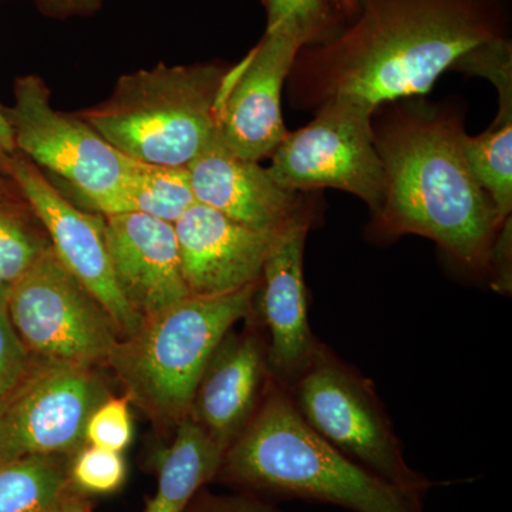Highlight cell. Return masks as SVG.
I'll return each mask as SVG.
<instances>
[{"instance_id":"obj_1","label":"cell","mask_w":512,"mask_h":512,"mask_svg":"<svg viewBox=\"0 0 512 512\" xmlns=\"http://www.w3.org/2000/svg\"><path fill=\"white\" fill-rule=\"evenodd\" d=\"M345 29L303 46L288 80L299 106L353 99L373 109L430 92L481 43L507 36L498 0H357Z\"/></svg>"},{"instance_id":"obj_2","label":"cell","mask_w":512,"mask_h":512,"mask_svg":"<svg viewBox=\"0 0 512 512\" xmlns=\"http://www.w3.org/2000/svg\"><path fill=\"white\" fill-rule=\"evenodd\" d=\"M373 133L386 178L376 231L421 235L461 264L487 269L503 221L464 158L460 120L399 109L373 123Z\"/></svg>"},{"instance_id":"obj_3","label":"cell","mask_w":512,"mask_h":512,"mask_svg":"<svg viewBox=\"0 0 512 512\" xmlns=\"http://www.w3.org/2000/svg\"><path fill=\"white\" fill-rule=\"evenodd\" d=\"M215 478L252 494L302 498L353 512H426L424 495L383 480L322 439L274 380L254 419L225 451Z\"/></svg>"},{"instance_id":"obj_4","label":"cell","mask_w":512,"mask_h":512,"mask_svg":"<svg viewBox=\"0 0 512 512\" xmlns=\"http://www.w3.org/2000/svg\"><path fill=\"white\" fill-rule=\"evenodd\" d=\"M228 67L157 64L117 80L109 99L76 113L134 161L187 167L218 131Z\"/></svg>"},{"instance_id":"obj_5","label":"cell","mask_w":512,"mask_h":512,"mask_svg":"<svg viewBox=\"0 0 512 512\" xmlns=\"http://www.w3.org/2000/svg\"><path fill=\"white\" fill-rule=\"evenodd\" d=\"M258 284L217 296H190L120 342L110 362L151 413L180 421L222 339L254 309Z\"/></svg>"},{"instance_id":"obj_6","label":"cell","mask_w":512,"mask_h":512,"mask_svg":"<svg viewBox=\"0 0 512 512\" xmlns=\"http://www.w3.org/2000/svg\"><path fill=\"white\" fill-rule=\"evenodd\" d=\"M288 392L306 424L350 460L413 493L426 495L436 485L407 464L372 380L322 342Z\"/></svg>"},{"instance_id":"obj_7","label":"cell","mask_w":512,"mask_h":512,"mask_svg":"<svg viewBox=\"0 0 512 512\" xmlns=\"http://www.w3.org/2000/svg\"><path fill=\"white\" fill-rule=\"evenodd\" d=\"M13 96L15 104L3 111L16 150L62 178L96 214L110 215L138 161L120 153L76 113L56 110L42 77H18Z\"/></svg>"},{"instance_id":"obj_8","label":"cell","mask_w":512,"mask_h":512,"mask_svg":"<svg viewBox=\"0 0 512 512\" xmlns=\"http://www.w3.org/2000/svg\"><path fill=\"white\" fill-rule=\"evenodd\" d=\"M8 309L29 356L46 365L94 367L110 362L121 342L109 313L52 247L10 286Z\"/></svg>"},{"instance_id":"obj_9","label":"cell","mask_w":512,"mask_h":512,"mask_svg":"<svg viewBox=\"0 0 512 512\" xmlns=\"http://www.w3.org/2000/svg\"><path fill=\"white\" fill-rule=\"evenodd\" d=\"M308 126L286 134L268 173L286 190L336 188L365 201L373 215L383 204L386 178L375 146V109L363 101L332 99Z\"/></svg>"},{"instance_id":"obj_10","label":"cell","mask_w":512,"mask_h":512,"mask_svg":"<svg viewBox=\"0 0 512 512\" xmlns=\"http://www.w3.org/2000/svg\"><path fill=\"white\" fill-rule=\"evenodd\" d=\"M323 36L301 23L288 22L265 35L241 62L228 67L218 101V131L237 156L271 158L286 130L282 90L303 46Z\"/></svg>"},{"instance_id":"obj_11","label":"cell","mask_w":512,"mask_h":512,"mask_svg":"<svg viewBox=\"0 0 512 512\" xmlns=\"http://www.w3.org/2000/svg\"><path fill=\"white\" fill-rule=\"evenodd\" d=\"M0 174L8 178L40 222L50 247L64 268L101 303L121 338L136 335L144 320L121 293L111 268L104 217L73 204L46 174L16 151L0 158Z\"/></svg>"},{"instance_id":"obj_12","label":"cell","mask_w":512,"mask_h":512,"mask_svg":"<svg viewBox=\"0 0 512 512\" xmlns=\"http://www.w3.org/2000/svg\"><path fill=\"white\" fill-rule=\"evenodd\" d=\"M107 390L93 367L45 365L30 372L0 421V463L23 456H66L84 443L90 414Z\"/></svg>"},{"instance_id":"obj_13","label":"cell","mask_w":512,"mask_h":512,"mask_svg":"<svg viewBox=\"0 0 512 512\" xmlns=\"http://www.w3.org/2000/svg\"><path fill=\"white\" fill-rule=\"evenodd\" d=\"M174 228L181 271L191 296L224 295L258 284L284 229L248 227L200 202Z\"/></svg>"},{"instance_id":"obj_14","label":"cell","mask_w":512,"mask_h":512,"mask_svg":"<svg viewBox=\"0 0 512 512\" xmlns=\"http://www.w3.org/2000/svg\"><path fill=\"white\" fill-rule=\"evenodd\" d=\"M312 221L309 215L282 229L258 286L259 308L269 333V370L272 380L286 390L311 366L320 343L309 325L303 276L306 235Z\"/></svg>"},{"instance_id":"obj_15","label":"cell","mask_w":512,"mask_h":512,"mask_svg":"<svg viewBox=\"0 0 512 512\" xmlns=\"http://www.w3.org/2000/svg\"><path fill=\"white\" fill-rule=\"evenodd\" d=\"M104 238L117 285L141 319L190 298L174 224L137 212L106 215Z\"/></svg>"},{"instance_id":"obj_16","label":"cell","mask_w":512,"mask_h":512,"mask_svg":"<svg viewBox=\"0 0 512 512\" xmlns=\"http://www.w3.org/2000/svg\"><path fill=\"white\" fill-rule=\"evenodd\" d=\"M187 170L197 202L248 227L282 229L313 215L299 192L281 187L258 161L237 156L220 131Z\"/></svg>"},{"instance_id":"obj_17","label":"cell","mask_w":512,"mask_h":512,"mask_svg":"<svg viewBox=\"0 0 512 512\" xmlns=\"http://www.w3.org/2000/svg\"><path fill=\"white\" fill-rule=\"evenodd\" d=\"M272 383L268 343L256 332H229L202 375L191 417L227 451L247 429Z\"/></svg>"},{"instance_id":"obj_18","label":"cell","mask_w":512,"mask_h":512,"mask_svg":"<svg viewBox=\"0 0 512 512\" xmlns=\"http://www.w3.org/2000/svg\"><path fill=\"white\" fill-rule=\"evenodd\" d=\"M225 451L185 416L158 470L157 491L146 512H185L195 495L217 477Z\"/></svg>"},{"instance_id":"obj_19","label":"cell","mask_w":512,"mask_h":512,"mask_svg":"<svg viewBox=\"0 0 512 512\" xmlns=\"http://www.w3.org/2000/svg\"><path fill=\"white\" fill-rule=\"evenodd\" d=\"M498 116L477 137L461 134V150L471 173L490 195L501 221L512 211V84L497 87Z\"/></svg>"},{"instance_id":"obj_20","label":"cell","mask_w":512,"mask_h":512,"mask_svg":"<svg viewBox=\"0 0 512 512\" xmlns=\"http://www.w3.org/2000/svg\"><path fill=\"white\" fill-rule=\"evenodd\" d=\"M69 468L64 456H23L0 463V512H62Z\"/></svg>"},{"instance_id":"obj_21","label":"cell","mask_w":512,"mask_h":512,"mask_svg":"<svg viewBox=\"0 0 512 512\" xmlns=\"http://www.w3.org/2000/svg\"><path fill=\"white\" fill-rule=\"evenodd\" d=\"M195 202L187 167L138 161L110 215L137 212L175 224Z\"/></svg>"},{"instance_id":"obj_22","label":"cell","mask_w":512,"mask_h":512,"mask_svg":"<svg viewBox=\"0 0 512 512\" xmlns=\"http://www.w3.org/2000/svg\"><path fill=\"white\" fill-rule=\"evenodd\" d=\"M22 202L0 200V288L10 289L50 248L49 239L25 217Z\"/></svg>"},{"instance_id":"obj_23","label":"cell","mask_w":512,"mask_h":512,"mask_svg":"<svg viewBox=\"0 0 512 512\" xmlns=\"http://www.w3.org/2000/svg\"><path fill=\"white\" fill-rule=\"evenodd\" d=\"M70 484L83 493L106 495L120 490L127 477L126 461L119 451L89 446L80 448L69 468Z\"/></svg>"},{"instance_id":"obj_24","label":"cell","mask_w":512,"mask_h":512,"mask_svg":"<svg viewBox=\"0 0 512 512\" xmlns=\"http://www.w3.org/2000/svg\"><path fill=\"white\" fill-rule=\"evenodd\" d=\"M131 440L133 419L130 399L128 396L107 397L90 414L84 430V443L123 453Z\"/></svg>"},{"instance_id":"obj_25","label":"cell","mask_w":512,"mask_h":512,"mask_svg":"<svg viewBox=\"0 0 512 512\" xmlns=\"http://www.w3.org/2000/svg\"><path fill=\"white\" fill-rule=\"evenodd\" d=\"M8 292L9 289L0 288V402L12 396L28 377L32 359L10 320Z\"/></svg>"},{"instance_id":"obj_26","label":"cell","mask_w":512,"mask_h":512,"mask_svg":"<svg viewBox=\"0 0 512 512\" xmlns=\"http://www.w3.org/2000/svg\"><path fill=\"white\" fill-rule=\"evenodd\" d=\"M262 3L266 10V30L296 22L315 29L323 39L335 32L336 12L328 0H262Z\"/></svg>"},{"instance_id":"obj_27","label":"cell","mask_w":512,"mask_h":512,"mask_svg":"<svg viewBox=\"0 0 512 512\" xmlns=\"http://www.w3.org/2000/svg\"><path fill=\"white\" fill-rule=\"evenodd\" d=\"M185 512H282L256 494H214L201 488Z\"/></svg>"},{"instance_id":"obj_28","label":"cell","mask_w":512,"mask_h":512,"mask_svg":"<svg viewBox=\"0 0 512 512\" xmlns=\"http://www.w3.org/2000/svg\"><path fill=\"white\" fill-rule=\"evenodd\" d=\"M511 218L503 222L497 235H495L493 247H491L488 268L493 269V288L503 295H511Z\"/></svg>"},{"instance_id":"obj_29","label":"cell","mask_w":512,"mask_h":512,"mask_svg":"<svg viewBox=\"0 0 512 512\" xmlns=\"http://www.w3.org/2000/svg\"><path fill=\"white\" fill-rule=\"evenodd\" d=\"M2 2V0H0ZM37 9L52 19L86 18L103 8L104 0H32Z\"/></svg>"},{"instance_id":"obj_30","label":"cell","mask_w":512,"mask_h":512,"mask_svg":"<svg viewBox=\"0 0 512 512\" xmlns=\"http://www.w3.org/2000/svg\"><path fill=\"white\" fill-rule=\"evenodd\" d=\"M15 141H13L12 128L6 119L3 106H0V158L12 156L16 153Z\"/></svg>"},{"instance_id":"obj_31","label":"cell","mask_w":512,"mask_h":512,"mask_svg":"<svg viewBox=\"0 0 512 512\" xmlns=\"http://www.w3.org/2000/svg\"><path fill=\"white\" fill-rule=\"evenodd\" d=\"M328 2L338 15L345 16V18H353L359 10L357 0H328Z\"/></svg>"},{"instance_id":"obj_32","label":"cell","mask_w":512,"mask_h":512,"mask_svg":"<svg viewBox=\"0 0 512 512\" xmlns=\"http://www.w3.org/2000/svg\"><path fill=\"white\" fill-rule=\"evenodd\" d=\"M0 200H22L13 184L2 174H0Z\"/></svg>"},{"instance_id":"obj_33","label":"cell","mask_w":512,"mask_h":512,"mask_svg":"<svg viewBox=\"0 0 512 512\" xmlns=\"http://www.w3.org/2000/svg\"><path fill=\"white\" fill-rule=\"evenodd\" d=\"M62 512H87V511H84L82 507H77V505H72L70 503H67L66 505H64Z\"/></svg>"},{"instance_id":"obj_34","label":"cell","mask_w":512,"mask_h":512,"mask_svg":"<svg viewBox=\"0 0 512 512\" xmlns=\"http://www.w3.org/2000/svg\"><path fill=\"white\" fill-rule=\"evenodd\" d=\"M9 399V397H8ZM8 399L3 400V402H0V421H2L3 412H5L6 403H8Z\"/></svg>"}]
</instances>
